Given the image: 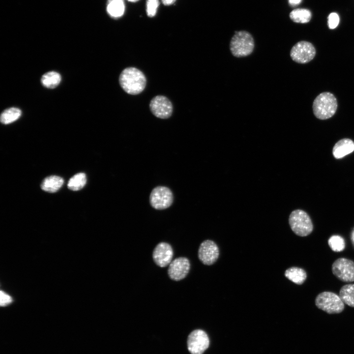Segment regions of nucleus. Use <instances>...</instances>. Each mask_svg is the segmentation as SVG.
<instances>
[{
  "label": "nucleus",
  "instance_id": "6ab92c4d",
  "mask_svg": "<svg viewBox=\"0 0 354 354\" xmlns=\"http://www.w3.org/2000/svg\"><path fill=\"white\" fill-rule=\"evenodd\" d=\"M311 15V11L305 8L295 9L290 13V17L293 21L302 24L309 22Z\"/></svg>",
  "mask_w": 354,
  "mask_h": 354
},
{
  "label": "nucleus",
  "instance_id": "412c9836",
  "mask_svg": "<svg viewBox=\"0 0 354 354\" xmlns=\"http://www.w3.org/2000/svg\"><path fill=\"white\" fill-rule=\"evenodd\" d=\"M20 109L15 107L5 110L0 115V121L4 124L11 123L17 120L21 116Z\"/></svg>",
  "mask_w": 354,
  "mask_h": 354
},
{
  "label": "nucleus",
  "instance_id": "4be33fe9",
  "mask_svg": "<svg viewBox=\"0 0 354 354\" xmlns=\"http://www.w3.org/2000/svg\"><path fill=\"white\" fill-rule=\"evenodd\" d=\"M87 182L86 175L84 173H78L73 176L68 181L67 187L73 191H78L83 188Z\"/></svg>",
  "mask_w": 354,
  "mask_h": 354
},
{
  "label": "nucleus",
  "instance_id": "aec40b11",
  "mask_svg": "<svg viewBox=\"0 0 354 354\" xmlns=\"http://www.w3.org/2000/svg\"><path fill=\"white\" fill-rule=\"evenodd\" d=\"M61 79V76L59 73L55 71H50L42 76L41 82L44 87L53 88L59 84Z\"/></svg>",
  "mask_w": 354,
  "mask_h": 354
},
{
  "label": "nucleus",
  "instance_id": "393cba45",
  "mask_svg": "<svg viewBox=\"0 0 354 354\" xmlns=\"http://www.w3.org/2000/svg\"><path fill=\"white\" fill-rule=\"evenodd\" d=\"M339 23V17L335 12L331 13L328 17L327 24L330 29L336 28Z\"/></svg>",
  "mask_w": 354,
  "mask_h": 354
},
{
  "label": "nucleus",
  "instance_id": "ddd939ff",
  "mask_svg": "<svg viewBox=\"0 0 354 354\" xmlns=\"http://www.w3.org/2000/svg\"><path fill=\"white\" fill-rule=\"evenodd\" d=\"M173 250L168 243H158L153 250L152 258L154 263L161 267L167 266L172 261Z\"/></svg>",
  "mask_w": 354,
  "mask_h": 354
},
{
  "label": "nucleus",
  "instance_id": "a211bd4d",
  "mask_svg": "<svg viewBox=\"0 0 354 354\" xmlns=\"http://www.w3.org/2000/svg\"><path fill=\"white\" fill-rule=\"evenodd\" d=\"M339 295L344 303L354 307V284H346L342 286L340 290Z\"/></svg>",
  "mask_w": 354,
  "mask_h": 354
},
{
  "label": "nucleus",
  "instance_id": "4468645a",
  "mask_svg": "<svg viewBox=\"0 0 354 354\" xmlns=\"http://www.w3.org/2000/svg\"><path fill=\"white\" fill-rule=\"evenodd\" d=\"M354 151V142L351 139L344 138L337 142L333 147L332 153L336 159L343 158Z\"/></svg>",
  "mask_w": 354,
  "mask_h": 354
},
{
  "label": "nucleus",
  "instance_id": "2eb2a0df",
  "mask_svg": "<svg viewBox=\"0 0 354 354\" xmlns=\"http://www.w3.org/2000/svg\"><path fill=\"white\" fill-rule=\"evenodd\" d=\"M63 179L59 176H51L46 177L41 184V189L46 192L54 193L62 186Z\"/></svg>",
  "mask_w": 354,
  "mask_h": 354
},
{
  "label": "nucleus",
  "instance_id": "9d476101",
  "mask_svg": "<svg viewBox=\"0 0 354 354\" xmlns=\"http://www.w3.org/2000/svg\"><path fill=\"white\" fill-rule=\"evenodd\" d=\"M149 109L156 117L166 119L169 118L173 113V107L171 101L164 95H156L150 100Z\"/></svg>",
  "mask_w": 354,
  "mask_h": 354
},
{
  "label": "nucleus",
  "instance_id": "20e7f679",
  "mask_svg": "<svg viewBox=\"0 0 354 354\" xmlns=\"http://www.w3.org/2000/svg\"><path fill=\"white\" fill-rule=\"evenodd\" d=\"M289 223L294 233L300 236H307L313 230V225L310 216L301 209H296L291 213Z\"/></svg>",
  "mask_w": 354,
  "mask_h": 354
},
{
  "label": "nucleus",
  "instance_id": "f3484780",
  "mask_svg": "<svg viewBox=\"0 0 354 354\" xmlns=\"http://www.w3.org/2000/svg\"><path fill=\"white\" fill-rule=\"evenodd\" d=\"M285 276L289 280L297 285L302 284L307 278L304 269L298 267H292L285 272Z\"/></svg>",
  "mask_w": 354,
  "mask_h": 354
},
{
  "label": "nucleus",
  "instance_id": "bb28decb",
  "mask_svg": "<svg viewBox=\"0 0 354 354\" xmlns=\"http://www.w3.org/2000/svg\"><path fill=\"white\" fill-rule=\"evenodd\" d=\"M176 0H161L163 4L165 5H171L176 1Z\"/></svg>",
  "mask_w": 354,
  "mask_h": 354
},
{
  "label": "nucleus",
  "instance_id": "dca6fc26",
  "mask_svg": "<svg viewBox=\"0 0 354 354\" xmlns=\"http://www.w3.org/2000/svg\"><path fill=\"white\" fill-rule=\"evenodd\" d=\"M106 9L112 18H120L123 15L125 10L124 0H108Z\"/></svg>",
  "mask_w": 354,
  "mask_h": 354
},
{
  "label": "nucleus",
  "instance_id": "9b49d317",
  "mask_svg": "<svg viewBox=\"0 0 354 354\" xmlns=\"http://www.w3.org/2000/svg\"><path fill=\"white\" fill-rule=\"evenodd\" d=\"M219 255L218 247L214 241L206 240L200 244L198 250V257L204 265H212L217 260Z\"/></svg>",
  "mask_w": 354,
  "mask_h": 354
},
{
  "label": "nucleus",
  "instance_id": "f03ea898",
  "mask_svg": "<svg viewBox=\"0 0 354 354\" xmlns=\"http://www.w3.org/2000/svg\"><path fill=\"white\" fill-rule=\"evenodd\" d=\"M337 106V99L332 93L329 92L321 93L313 103L314 115L320 119H328L335 114Z\"/></svg>",
  "mask_w": 354,
  "mask_h": 354
},
{
  "label": "nucleus",
  "instance_id": "5701e85b",
  "mask_svg": "<svg viewBox=\"0 0 354 354\" xmlns=\"http://www.w3.org/2000/svg\"><path fill=\"white\" fill-rule=\"evenodd\" d=\"M328 244L330 248L334 252H341L345 248L344 239L339 235H333L328 240Z\"/></svg>",
  "mask_w": 354,
  "mask_h": 354
},
{
  "label": "nucleus",
  "instance_id": "39448f33",
  "mask_svg": "<svg viewBox=\"0 0 354 354\" xmlns=\"http://www.w3.org/2000/svg\"><path fill=\"white\" fill-rule=\"evenodd\" d=\"M316 306L328 314H337L344 309V303L339 295L331 292L320 293L315 300Z\"/></svg>",
  "mask_w": 354,
  "mask_h": 354
},
{
  "label": "nucleus",
  "instance_id": "0eeeda50",
  "mask_svg": "<svg viewBox=\"0 0 354 354\" xmlns=\"http://www.w3.org/2000/svg\"><path fill=\"white\" fill-rule=\"evenodd\" d=\"M332 272L340 280L351 282L354 281V262L350 259L340 258L332 265Z\"/></svg>",
  "mask_w": 354,
  "mask_h": 354
},
{
  "label": "nucleus",
  "instance_id": "423d86ee",
  "mask_svg": "<svg viewBox=\"0 0 354 354\" xmlns=\"http://www.w3.org/2000/svg\"><path fill=\"white\" fill-rule=\"evenodd\" d=\"M316 55L313 45L306 41H300L293 46L291 50L290 56L295 62L306 63L312 60Z\"/></svg>",
  "mask_w": 354,
  "mask_h": 354
},
{
  "label": "nucleus",
  "instance_id": "cd10ccee",
  "mask_svg": "<svg viewBox=\"0 0 354 354\" xmlns=\"http://www.w3.org/2000/svg\"><path fill=\"white\" fill-rule=\"evenodd\" d=\"M301 0H289V2L291 5L295 6L300 3Z\"/></svg>",
  "mask_w": 354,
  "mask_h": 354
},
{
  "label": "nucleus",
  "instance_id": "7ed1b4c3",
  "mask_svg": "<svg viewBox=\"0 0 354 354\" xmlns=\"http://www.w3.org/2000/svg\"><path fill=\"white\" fill-rule=\"evenodd\" d=\"M254 48V40L252 35L246 31H236L230 44L233 55L237 58L250 55Z\"/></svg>",
  "mask_w": 354,
  "mask_h": 354
},
{
  "label": "nucleus",
  "instance_id": "c756f323",
  "mask_svg": "<svg viewBox=\"0 0 354 354\" xmlns=\"http://www.w3.org/2000/svg\"><path fill=\"white\" fill-rule=\"evenodd\" d=\"M127 0L129 1H130V2H136V1H138V0Z\"/></svg>",
  "mask_w": 354,
  "mask_h": 354
},
{
  "label": "nucleus",
  "instance_id": "a878e982",
  "mask_svg": "<svg viewBox=\"0 0 354 354\" xmlns=\"http://www.w3.org/2000/svg\"><path fill=\"white\" fill-rule=\"evenodd\" d=\"M0 305L5 306L12 302V298L2 291H0Z\"/></svg>",
  "mask_w": 354,
  "mask_h": 354
},
{
  "label": "nucleus",
  "instance_id": "6e6552de",
  "mask_svg": "<svg viewBox=\"0 0 354 354\" xmlns=\"http://www.w3.org/2000/svg\"><path fill=\"white\" fill-rule=\"evenodd\" d=\"M209 344L208 337L203 330H194L188 336L187 349L191 354H202L208 348Z\"/></svg>",
  "mask_w": 354,
  "mask_h": 354
},
{
  "label": "nucleus",
  "instance_id": "c85d7f7f",
  "mask_svg": "<svg viewBox=\"0 0 354 354\" xmlns=\"http://www.w3.org/2000/svg\"><path fill=\"white\" fill-rule=\"evenodd\" d=\"M351 238L353 245L354 246V229L352 231L351 235Z\"/></svg>",
  "mask_w": 354,
  "mask_h": 354
},
{
  "label": "nucleus",
  "instance_id": "b1692460",
  "mask_svg": "<svg viewBox=\"0 0 354 354\" xmlns=\"http://www.w3.org/2000/svg\"><path fill=\"white\" fill-rule=\"evenodd\" d=\"M159 4V0H147V13L148 17L155 16Z\"/></svg>",
  "mask_w": 354,
  "mask_h": 354
},
{
  "label": "nucleus",
  "instance_id": "f257e3e1",
  "mask_svg": "<svg viewBox=\"0 0 354 354\" xmlns=\"http://www.w3.org/2000/svg\"><path fill=\"white\" fill-rule=\"evenodd\" d=\"M118 81L122 89L131 95L141 93L147 84V79L144 73L134 67L124 69L119 75Z\"/></svg>",
  "mask_w": 354,
  "mask_h": 354
},
{
  "label": "nucleus",
  "instance_id": "1a4fd4ad",
  "mask_svg": "<svg viewBox=\"0 0 354 354\" xmlns=\"http://www.w3.org/2000/svg\"><path fill=\"white\" fill-rule=\"evenodd\" d=\"M150 203L156 209H164L172 204L173 196L172 191L167 187L158 186L151 191L149 197Z\"/></svg>",
  "mask_w": 354,
  "mask_h": 354
},
{
  "label": "nucleus",
  "instance_id": "f8f14e48",
  "mask_svg": "<svg viewBox=\"0 0 354 354\" xmlns=\"http://www.w3.org/2000/svg\"><path fill=\"white\" fill-rule=\"evenodd\" d=\"M190 267V262L187 258L185 257L176 258L169 264L168 269L169 276L175 281L181 280L186 276Z\"/></svg>",
  "mask_w": 354,
  "mask_h": 354
}]
</instances>
